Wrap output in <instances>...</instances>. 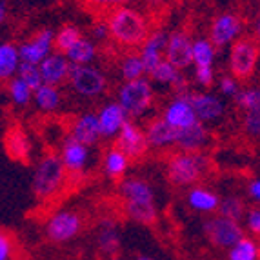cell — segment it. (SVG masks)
I'll return each instance as SVG.
<instances>
[{
  "mask_svg": "<svg viewBox=\"0 0 260 260\" xmlns=\"http://www.w3.org/2000/svg\"><path fill=\"white\" fill-rule=\"evenodd\" d=\"M8 95L9 100L17 108H27L31 104V99H33V91L18 77H13L8 82Z\"/></svg>",
  "mask_w": 260,
  "mask_h": 260,
  "instance_id": "cell-35",
  "label": "cell"
},
{
  "mask_svg": "<svg viewBox=\"0 0 260 260\" xmlns=\"http://www.w3.org/2000/svg\"><path fill=\"white\" fill-rule=\"evenodd\" d=\"M166 42H168V33L164 29H151L148 37L144 39V42L139 46V55L142 58L146 71H151L158 62L164 60V49Z\"/></svg>",
  "mask_w": 260,
  "mask_h": 260,
  "instance_id": "cell-23",
  "label": "cell"
},
{
  "mask_svg": "<svg viewBox=\"0 0 260 260\" xmlns=\"http://www.w3.org/2000/svg\"><path fill=\"white\" fill-rule=\"evenodd\" d=\"M89 39L96 44H102L106 40H109V33H108V26H106L104 20L95 22L91 26V31H89Z\"/></svg>",
  "mask_w": 260,
  "mask_h": 260,
  "instance_id": "cell-45",
  "label": "cell"
},
{
  "mask_svg": "<svg viewBox=\"0 0 260 260\" xmlns=\"http://www.w3.org/2000/svg\"><path fill=\"white\" fill-rule=\"evenodd\" d=\"M193 82L199 87L209 89L217 82V71L215 68H193Z\"/></svg>",
  "mask_w": 260,
  "mask_h": 260,
  "instance_id": "cell-40",
  "label": "cell"
},
{
  "mask_svg": "<svg viewBox=\"0 0 260 260\" xmlns=\"http://www.w3.org/2000/svg\"><path fill=\"white\" fill-rule=\"evenodd\" d=\"M15 253V242L11 235L0 231V260H11Z\"/></svg>",
  "mask_w": 260,
  "mask_h": 260,
  "instance_id": "cell-44",
  "label": "cell"
},
{
  "mask_svg": "<svg viewBox=\"0 0 260 260\" xmlns=\"http://www.w3.org/2000/svg\"><path fill=\"white\" fill-rule=\"evenodd\" d=\"M8 15H9V8H8V4H6L4 0H0V24H4L6 18H8Z\"/></svg>",
  "mask_w": 260,
  "mask_h": 260,
  "instance_id": "cell-47",
  "label": "cell"
},
{
  "mask_svg": "<svg viewBox=\"0 0 260 260\" xmlns=\"http://www.w3.org/2000/svg\"><path fill=\"white\" fill-rule=\"evenodd\" d=\"M204 233L209 239V242L213 244L218 249H230L239 239H242L244 228L240 222L231 220V218H225L218 213L215 215H209L204 222Z\"/></svg>",
  "mask_w": 260,
  "mask_h": 260,
  "instance_id": "cell-11",
  "label": "cell"
},
{
  "mask_svg": "<svg viewBox=\"0 0 260 260\" xmlns=\"http://www.w3.org/2000/svg\"><path fill=\"white\" fill-rule=\"evenodd\" d=\"M82 35V29L77 24H66L56 33H53V48L58 53H66Z\"/></svg>",
  "mask_w": 260,
  "mask_h": 260,
  "instance_id": "cell-34",
  "label": "cell"
},
{
  "mask_svg": "<svg viewBox=\"0 0 260 260\" xmlns=\"http://www.w3.org/2000/svg\"><path fill=\"white\" fill-rule=\"evenodd\" d=\"M96 122H99V131L102 140H115L118 131L126 124L127 117L124 109L118 106L117 100H108L95 111Z\"/></svg>",
  "mask_w": 260,
  "mask_h": 260,
  "instance_id": "cell-18",
  "label": "cell"
},
{
  "mask_svg": "<svg viewBox=\"0 0 260 260\" xmlns=\"http://www.w3.org/2000/svg\"><path fill=\"white\" fill-rule=\"evenodd\" d=\"M111 260H135L133 256L129 255H122V253H117V255H113Z\"/></svg>",
  "mask_w": 260,
  "mask_h": 260,
  "instance_id": "cell-48",
  "label": "cell"
},
{
  "mask_svg": "<svg viewBox=\"0 0 260 260\" xmlns=\"http://www.w3.org/2000/svg\"><path fill=\"white\" fill-rule=\"evenodd\" d=\"M244 228V233H249V237H258L260 233V209L258 206H249L244 213L242 220H240Z\"/></svg>",
  "mask_w": 260,
  "mask_h": 260,
  "instance_id": "cell-38",
  "label": "cell"
},
{
  "mask_svg": "<svg viewBox=\"0 0 260 260\" xmlns=\"http://www.w3.org/2000/svg\"><path fill=\"white\" fill-rule=\"evenodd\" d=\"M66 173L64 166L56 153H48L37 162L33 169V178H31V189L35 197L42 202L51 200L60 195V191L66 186Z\"/></svg>",
  "mask_w": 260,
  "mask_h": 260,
  "instance_id": "cell-4",
  "label": "cell"
},
{
  "mask_svg": "<svg viewBox=\"0 0 260 260\" xmlns=\"http://www.w3.org/2000/svg\"><path fill=\"white\" fill-rule=\"evenodd\" d=\"M55 51L53 48V31L39 29L31 37H27L24 42L18 44V55L22 64L39 66L48 55Z\"/></svg>",
  "mask_w": 260,
  "mask_h": 260,
  "instance_id": "cell-13",
  "label": "cell"
},
{
  "mask_svg": "<svg viewBox=\"0 0 260 260\" xmlns=\"http://www.w3.org/2000/svg\"><path fill=\"white\" fill-rule=\"evenodd\" d=\"M187 93L173 95L168 100V104L162 108L160 117L175 129H184V127H189L195 122H199L195 117V111H193V106L187 99Z\"/></svg>",
  "mask_w": 260,
  "mask_h": 260,
  "instance_id": "cell-17",
  "label": "cell"
},
{
  "mask_svg": "<svg viewBox=\"0 0 260 260\" xmlns=\"http://www.w3.org/2000/svg\"><path fill=\"white\" fill-rule=\"evenodd\" d=\"M260 247L255 237L244 235L228 249V260H258Z\"/></svg>",
  "mask_w": 260,
  "mask_h": 260,
  "instance_id": "cell-32",
  "label": "cell"
},
{
  "mask_svg": "<svg viewBox=\"0 0 260 260\" xmlns=\"http://www.w3.org/2000/svg\"><path fill=\"white\" fill-rule=\"evenodd\" d=\"M122 246V233L120 228L113 220H106L100 224L96 231V247L108 256L117 255Z\"/></svg>",
  "mask_w": 260,
  "mask_h": 260,
  "instance_id": "cell-28",
  "label": "cell"
},
{
  "mask_svg": "<svg viewBox=\"0 0 260 260\" xmlns=\"http://www.w3.org/2000/svg\"><path fill=\"white\" fill-rule=\"evenodd\" d=\"M195 117L200 124L206 127L218 126L225 118V102L218 93H213L209 89L204 91H189L187 93Z\"/></svg>",
  "mask_w": 260,
  "mask_h": 260,
  "instance_id": "cell-9",
  "label": "cell"
},
{
  "mask_svg": "<svg viewBox=\"0 0 260 260\" xmlns=\"http://www.w3.org/2000/svg\"><path fill=\"white\" fill-rule=\"evenodd\" d=\"M244 29H246V24H244L242 17L233 11H225L211 20L208 39L217 49H224L230 48L235 40L244 37Z\"/></svg>",
  "mask_w": 260,
  "mask_h": 260,
  "instance_id": "cell-10",
  "label": "cell"
},
{
  "mask_svg": "<svg viewBox=\"0 0 260 260\" xmlns=\"http://www.w3.org/2000/svg\"><path fill=\"white\" fill-rule=\"evenodd\" d=\"M235 102L242 109L247 111H260V91L256 86H240L239 93L235 95Z\"/></svg>",
  "mask_w": 260,
  "mask_h": 260,
  "instance_id": "cell-36",
  "label": "cell"
},
{
  "mask_svg": "<svg viewBox=\"0 0 260 260\" xmlns=\"http://www.w3.org/2000/svg\"><path fill=\"white\" fill-rule=\"evenodd\" d=\"M218 49L208 37H199L191 42V66L193 68H215Z\"/></svg>",
  "mask_w": 260,
  "mask_h": 260,
  "instance_id": "cell-30",
  "label": "cell"
},
{
  "mask_svg": "<svg viewBox=\"0 0 260 260\" xmlns=\"http://www.w3.org/2000/svg\"><path fill=\"white\" fill-rule=\"evenodd\" d=\"M220 202V195L217 191L204 184H195L187 187L186 193V204L189 209H193L199 215H215Z\"/></svg>",
  "mask_w": 260,
  "mask_h": 260,
  "instance_id": "cell-22",
  "label": "cell"
},
{
  "mask_svg": "<svg viewBox=\"0 0 260 260\" xmlns=\"http://www.w3.org/2000/svg\"><path fill=\"white\" fill-rule=\"evenodd\" d=\"M68 137L80 144H86L89 148L96 146L102 139H100L99 122H96L95 111L80 113L78 117H75L70 129H68Z\"/></svg>",
  "mask_w": 260,
  "mask_h": 260,
  "instance_id": "cell-21",
  "label": "cell"
},
{
  "mask_svg": "<svg viewBox=\"0 0 260 260\" xmlns=\"http://www.w3.org/2000/svg\"><path fill=\"white\" fill-rule=\"evenodd\" d=\"M58 158H60L62 166H64L66 173L68 175H78L84 173L89 164H91V148L86 146V144H80L77 140L66 137L64 142L60 146V151L56 153Z\"/></svg>",
  "mask_w": 260,
  "mask_h": 260,
  "instance_id": "cell-14",
  "label": "cell"
},
{
  "mask_svg": "<svg viewBox=\"0 0 260 260\" xmlns=\"http://www.w3.org/2000/svg\"><path fill=\"white\" fill-rule=\"evenodd\" d=\"M131 160L126 153H122L117 146H111L102 155V171L109 180H120L129 171Z\"/></svg>",
  "mask_w": 260,
  "mask_h": 260,
  "instance_id": "cell-25",
  "label": "cell"
},
{
  "mask_svg": "<svg viewBox=\"0 0 260 260\" xmlns=\"http://www.w3.org/2000/svg\"><path fill=\"white\" fill-rule=\"evenodd\" d=\"M211 144V131L204 124L195 122L193 126L177 129V144L175 149L180 151H204Z\"/></svg>",
  "mask_w": 260,
  "mask_h": 260,
  "instance_id": "cell-24",
  "label": "cell"
},
{
  "mask_svg": "<svg viewBox=\"0 0 260 260\" xmlns=\"http://www.w3.org/2000/svg\"><path fill=\"white\" fill-rule=\"evenodd\" d=\"M209 173V158L204 151L173 149L166 160V178L175 187H191L200 184Z\"/></svg>",
  "mask_w": 260,
  "mask_h": 260,
  "instance_id": "cell-3",
  "label": "cell"
},
{
  "mask_svg": "<svg viewBox=\"0 0 260 260\" xmlns=\"http://www.w3.org/2000/svg\"><path fill=\"white\" fill-rule=\"evenodd\" d=\"M17 77L20 78L22 82L26 84L29 87L31 91H35L37 87L42 84V77H40V71H39V66H33V64H20L17 71Z\"/></svg>",
  "mask_w": 260,
  "mask_h": 260,
  "instance_id": "cell-37",
  "label": "cell"
},
{
  "mask_svg": "<svg viewBox=\"0 0 260 260\" xmlns=\"http://www.w3.org/2000/svg\"><path fill=\"white\" fill-rule=\"evenodd\" d=\"M217 89L218 93H220V96H224V99H235V95L239 93L240 86H242V82H239L235 77H231L230 73L228 75H222L220 78H217Z\"/></svg>",
  "mask_w": 260,
  "mask_h": 260,
  "instance_id": "cell-39",
  "label": "cell"
},
{
  "mask_svg": "<svg viewBox=\"0 0 260 260\" xmlns=\"http://www.w3.org/2000/svg\"><path fill=\"white\" fill-rule=\"evenodd\" d=\"M115 146L122 153H126L129 156V160H140V158H144L149 151L146 133H144V126L139 120H129L127 118L126 124L122 126V129L115 137Z\"/></svg>",
  "mask_w": 260,
  "mask_h": 260,
  "instance_id": "cell-12",
  "label": "cell"
},
{
  "mask_svg": "<svg viewBox=\"0 0 260 260\" xmlns=\"http://www.w3.org/2000/svg\"><path fill=\"white\" fill-rule=\"evenodd\" d=\"M247 208H249V206H247V200L244 199V197L225 195V197H220L217 213L218 215H222V217H225V218H231V220L240 222Z\"/></svg>",
  "mask_w": 260,
  "mask_h": 260,
  "instance_id": "cell-33",
  "label": "cell"
},
{
  "mask_svg": "<svg viewBox=\"0 0 260 260\" xmlns=\"http://www.w3.org/2000/svg\"><path fill=\"white\" fill-rule=\"evenodd\" d=\"M31 104L35 106L40 113H55L62 108L64 104V95H62L60 87L49 86V84H40L33 91V99H31Z\"/></svg>",
  "mask_w": 260,
  "mask_h": 260,
  "instance_id": "cell-26",
  "label": "cell"
},
{
  "mask_svg": "<svg viewBox=\"0 0 260 260\" xmlns=\"http://www.w3.org/2000/svg\"><path fill=\"white\" fill-rule=\"evenodd\" d=\"M84 217L77 209H56L44 224V235L53 244H68L84 231Z\"/></svg>",
  "mask_w": 260,
  "mask_h": 260,
  "instance_id": "cell-8",
  "label": "cell"
},
{
  "mask_svg": "<svg viewBox=\"0 0 260 260\" xmlns=\"http://www.w3.org/2000/svg\"><path fill=\"white\" fill-rule=\"evenodd\" d=\"M115 100L124 109L129 120H140L155 106V86L146 77L131 82H122L117 89Z\"/></svg>",
  "mask_w": 260,
  "mask_h": 260,
  "instance_id": "cell-5",
  "label": "cell"
},
{
  "mask_svg": "<svg viewBox=\"0 0 260 260\" xmlns=\"http://www.w3.org/2000/svg\"><path fill=\"white\" fill-rule=\"evenodd\" d=\"M244 199L249 200L253 206H258L260 200V180L258 177H251L244 186Z\"/></svg>",
  "mask_w": 260,
  "mask_h": 260,
  "instance_id": "cell-43",
  "label": "cell"
},
{
  "mask_svg": "<svg viewBox=\"0 0 260 260\" xmlns=\"http://www.w3.org/2000/svg\"><path fill=\"white\" fill-rule=\"evenodd\" d=\"M191 35L184 29L168 33V42L164 49V60H168L177 70L186 71L191 68Z\"/></svg>",
  "mask_w": 260,
  "mask_h": 260,
  "instance_id": "cell-16",
  "label": "cell"
},
{
  "mask_svg": "<svg viewBox=\"0 0 260 260\" xmlns=\"http://www.w3.org/2000/svg\"><path fill=\"white\" fill-rule=\"evenodd\" d=\"M144 2H146V6H148L151 11H155V13H160V11L168 9L169 6L175 4V0H144Z\"/></svg>",
  "mask_w": 260,
  "mask_h": 260,
  "instance_id": "cell-46",
  "label": "cell"
},
{
  "mask_svg": "<svg viewBox=\"0 0 260 260\" xmlns=\"http://www.w3.org/2000/svg\"><path fill=\"white\" fill-rule=\"evenodd\" d=\"M118 75H120L122 82H131V80H139V78L148 77L146 66L140 58L137 49L126 51L118 60Z\"/></svg>",
  "mask_w": 260,
  "mask_h": 260,
  "instance_id": "cell-31",
  "label": "cell"
},
{
  "mask_svg": "<svg viewBox=\"0 0 260 260\" xmlns=\"http://www.w3.org/2000/svg\"><path fill=\"white\" fill-rule=\"evenodd\" d=\"M258 66V44L253 37H240L230 46L228 53V68L230 75L239 82H246L255 77Z\"/></svg>",
  "mask_w": 260,
  "mask_h": 260,
  "instance_id": "cell-7",
  "label": "cell"
},
{
  "mask_svg": "<svg viewBox=\"0 0 260 260\" xmlns=\"http://www.w3.org/2000/svg\"><path fill=\"white\" fill-rule=\"evenodd\" d=\"M20 55L18 46L15 42H0V82H9L13 77H17V71L20 68Z\"/></svg>",
  "mask_w": 260,
  "mask_h": 260,
  "instance_id": "cell-29",
  "label": "cell"
},
{
  "mask_svg": "<svg viewBox=\"0 0 260 260\" xmlns=\"http://www.w3.org/2000/svg\"><path fill=\"white\" fill-rule=\"evenodd\" d=\"M242 127H244V133H246L249 139H258V135H260V111L244 113Z\"/></svg>",
  "mask_w": 260,
  "mask_h": 260,
  "instance_id": "cell-41",
  "label": "cell"
},
{
  "mask_svg": "<svg viewBox=\"0 0 260 260\" xmlns=\"http://www.w3.org/2000/svg\"><path fill=\"white\" fill-rule=\"evenodd\" d=\"M135 0H84V4L87 8L96 9V11H111L115 8H120V6H129L133 4Z\"/></svg>",
  "mask_w": 260,
  "mask_h": 260,
  "instance_id": "cell-42",
  "label": "cell"
},
{
  "mask_svg": "<svg viewBox=\"0 0 260 260\" xmlns=\"http://www.w3.org/2000/svg\"><path fill=\"white\" fill-rule=\"evenodd\" d=\"M70 70H71L70 60L66 58L64 53H58V51H53L51 55H48L39 64L42 84H49V86H56V87L64 86L68 82Z\"/></svg>",
  "mask_w": 260,
  "mask_h": 260,
  "instance_id": "cell-20",
  "label": "cell"
},
{
  "mask_svg": "<svg viewBox=\"0 0 260 260\" xmlns=\"http://www.w3.org/2000/svg\"><path fill=\"white\" fill-rule=\"evenodd\" d=\"M68 86L77 96L84 100H96L104 96L109 87L108 75L96 64L71 66Z\"/></svg>",
  "mask_w": 260,
  "mask_h": 260,
  "instance_id": "cell-6",
  "label": "cell"
},
{
  "mask_svg": "<svg viewBox=\"0 0 260 260\" xmlns=\"http://www.w3.org/2000/svg\"><path fill=\"white\" fill-rule=\"evenodd\" d=\"M148 78L153 86L169 89V91H173V95H182V93L189 91V80H187L186 73L177 70L168 60L158 62L148 73Z\"/></svg>",
  "mask_w": 260,
  "mask_h": 260,
  "instance_id": "cell-15",
  "label": "cell"
},
{
  "mask_svg": "<svg viewBox=\"0 0 260 260\" xmlns=\"http://www.w3.org/2000/svg\"><path fill=\"white\" fill-rule=\"evenodd\" d=\"M104 22L108 26L109 40H113L124 51L139 49V46L151 31L149 18L131 4L108 11Z\"/></svg>",
  "mask_w": 260,
  "mask_h": 260,
  "instance_id": "cell-1",
  "label": "cell"
},
{
  "mask_svg": "<svg viewBox=\"0 0 260 260\" xmlns=\"http://www.w3.org/2000/svg\"><path fill=\"white\" fill-rule=\"evenodd\" d=\"M64 55L71 66L95 64V60L99 58V44L93 42L89 37L82 35Z\"/></svg>",
  "mask_w": 260,
  "mask_h": 260,
  "instance_id": "cell-27",
  "label": "cell"
},
{
  "mask_svg": "<svg viewBox=\"0 0 260 260\" xmlns=\"http://www.w3.org/2000/svg\"><path fill=\"white\" fill-rule=\"evenodd\" d=\"M144 133H146V140H148L149 149L153 151H169L175 149L177 144V129L171 127L160 115L149 118L144 126Z\"/></svg>",
  "mask_w": 260,
  "mask_h": 260,
  "instance_id": "cell-19",
  "label": "cell"
},
{
  "mask_svg": "<svg viewBox=\"0 0 260 260\" xmlns=\"http://www.w3.org/2000/svg\"><path fill=\"white\" fill-rule=\"evenodd\" d=\"M135 260H156V258L151 255H139V256H135Z\"/></svg>",
  "mask_w": 260,
  "mask_h": 260,
  "instance_id": "cell-49",
  "label": "cell"
},
{
  "mask_svg": "<svg viewBox=\"0 0 260 260\" xmlns=\"http://www.w3.org/2000/svg\"><path fill=\"white\" fill-rule=\"evenodd\" d=\"M118 195L124 204V213L137 224L149 225L158 217L156 195L151 182L142 177H124L118 180Z\"/></svg>",
  "mask_w": 260,
  "mask_h": 260,
  "instance_id": "cell-2",
  "label": "cell"
}]
</instances>
